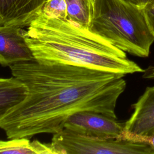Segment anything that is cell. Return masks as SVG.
<instances>
[{"label": "cell", "instance_id": "1", "mask_svg": "<svg viewBox=\"0 0 154 154\" xmlns=\"http://www.w3.org/2000/svg\"><path fill=\"white\" fill-rule=\"evenodd\" d=\"M10 69L28 92L21 103L0 120V129L8 139L57 133L71 116L81 111L117 119V101L126 86L123 75L35 60L16 63Z\"/></svg>", "mask_w": 154, "mask_h": 154}, {"label": "cell", "instance_id": "2", "mask_svg": "<svg viewBox=\"0 0 154 154\" xmlns=\"http://www.w3.org/2000/svg\"><path fill=\"white\" fill-rule=\"evenodd\" d=\"M27 27L25 40L40 63L84 66L124 76L144 71L126 52L67 19L40 11Z\"/></svg>", "mask_w": 154, "mask_h": 154}, {"label": "cell", "instance_id": "3", "mask_svg": "<svg viewBox=\"0 0 154 154\" xmlns=\"http://www.w3.org/2000/svg\"><path fill=\"white\" fill-rule=\"evenodd\" d=\"M88 29L139 57H147L154 42L143 8L123 0H94Z\"/></svg>", "mask_w": 154, "mask_h": 154}, {"label": "cell", "instance_id": "4", "mask_svg": "<svg viewBox=\"0 0 154 154\" xmlns=\"http://www.w3.org/2000/svg\"><path fill=\"white\" fill-rule=\"evenodd\" d=\"M51 144L56 154H154L145 142L100 138L66 128L54 134Z\"/></svg>", "mask_w": 154, "mask_h": 154}, {"label": "cell", "instance_id": "5", "mask_svg": "<svg viewBox=\"0 0 154 154\" xmlns=\"http://www.w3.org/2000/svg\"><path fill=\"white\" fill-rule=\"evenodd\" d=\"M124 123L117 119L94 111L78 112L66 122L64 128L78 134L100 138H119Z\"/></svg>", "mask_w": 154, "mask_h": 154}, {"label": "cell", "instance_id": "6", "mask_svg": "<svg viewBox=\"0 0 154 154\" xmlns=\"http://www.w3.org/2000/svg\"><path fill=\"white\" fill-rule=\"evenodd\" d=\"M132 107L134 112L124 123L119 139L134 141L154 132V86L146 87Z\"/></svg>", "mask_w": 154, "mask_h": 154}, {"label": "cell", "instance_id": "7", "mask_svg": "<svg viewBox=\"0 0 154 154\" xmlns=\"http://www.w3.org/2000/svg\"><path fill=\"white\" fill-rule=\"evenodd\" d=\"M17 26L0 25V64L10 67L34 60L24 36L25 29Z\"/></svg>", "mask_w": 154, "mask_h": 154}, {"label": "cell", "instance_id": "8", "mask_svg": "<svg viewBox=\"0 0 154 154\" xmlns=\"http://www.w3.org/2000/svg\"><path fill=\"white\" fill-rule=\"evenodd\" d=\"M48 0H0V25L28 26Z\"/></svg>", "mask_w": 154, "mask_h": 154}, {"label": "cell", "instance_id": "9", "mask_svg": "<svg viewBox=\"0 0 154 154\" xmlns=\"http://www.w3.org/2000/svg\"><path fill=\"white\" fill-rule=\"evenodd\" d=\"M26 85L17 78H0V120L28 94Z\"/></svg>", "mask_w": 154, "mask_h": 154}, {"label": "cell", "instance_id": "10", "mask_svg": "<svg viewBox=\"0 0 154 154\" xmlns=\"http://www.w3.org/2000/svg\"><path fill=\"white\" fill-rule=\"evenodd\" d=\"M0 153L11 154H56L51 144L29 138H10L0 140Z\"/></svg>", "mask_w": 154, "mask_h": 154}, {"label": "cell", "instance_id": "11", "mask_svg": "<svg viewBox=\"0 0 154 154\" xmlns=\"http://www.w3.org/2000/svg\"><path fill=\"white\" fill-rule=\"evenodd\" d=\"M67 4V19L88 29L91 22L93 4L90 0H65Z\"/></svg>", "mask_w": 154, "mask_h": 154}, {"label": "cell", "instance_id": "12", "mask_svg": "<svg viewBox=\"0 0 154 154\" xmlns=\"http://www.w3.org/2000/svg\"><path fill=\"white\" fill-rule=\"evenodd\" d=\"M47 16L67 19V4L65 0H48L44 5L42 11Z\"/></svg>", "mask_w": 154, "mask_h": 154}, {"label": "cell", "instance_id": "13", "mask_svg": "<svg viewBox=\"0 0 154 154\" xmlns=\"http://www.w3.org/2000/svg\"><path fill=\"white\" fill-rule=\"evenodd\" d=\"M143 10L148 26L154 35V0H151L143 8Z\"/></svg>", "mask_w": 154, "mask_h": 154}, {"label": "cell", "instance_id": "14", "mask_svg": "<svg viewBox=\"0 0 154 154\" xmlns=\"http://www.w3.org/2000/svg\"><path fill=\"white\" fill-rule=\"evenodd\" d=\"M134 141H141L147 143L150 146L154 152V132H153L147 136L138 138L135 139Z\"/></svg>", "mask_w": 154, "mask_h": 154}, {"label": "cell", "instance_id": "15", "mask_svg": "<svg viewBox=\"0 0 154 154\" xmlns=\"http://www.w3.org/2000/svg\"><path fill=\"white\" fill-rule=\"evenodd\" d=\"M142 77L147 79L154 80V66H149L146 69H144Z\"/></svg>", "mask_w": 154, "mask_h": 154}, {"label": "cell", "instance_id": "16", "mask_svg": "<svg viewBox=\"0 0 154 154\" xmlns=\"http://www.w3.org/2000/svg\"><path fill=\"white\" fill-rule=\"evenodd\" d=\"M129 4L143 8L151 0H123Z\"/></svg>", "mask_w": 154, "mask_h": 154}, {"label": "cell", "instance_id": "17", "mask_svg": "<svg viewBox=\"0 0 154 154\" xmlns=\"http://www.w3.org/2000/svg\"><path fill=\"white\" fill-rule=\"evenodd\" d=\"M93 4V5H94V0H90Z\"/></svg>", "mask_w": 154, "mask_h": 154}]
</instances>
